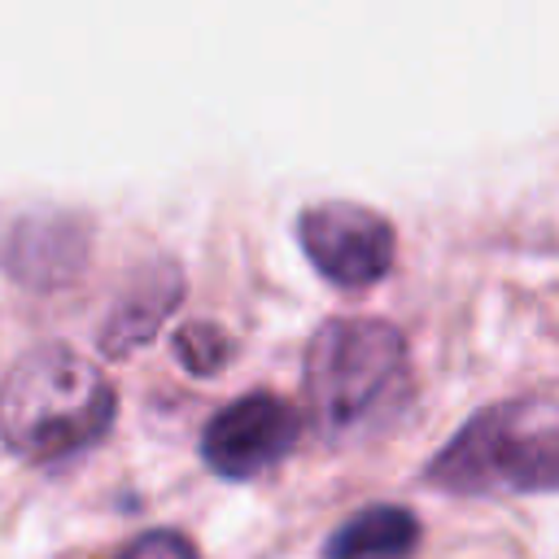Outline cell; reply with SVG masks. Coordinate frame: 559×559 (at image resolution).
<instances>
[{
    "mask_svg": "<svg viewBox=\"0 0 559 559\" xmlns=\"http://www.w3.org/2000/svg\"><path fill=\"white\" fill-rule=\"evenodd\" d=\"M114 415V384L70 345H35L0 380V441L26 463H57L92 450Z\"/></svg>",
    "mask_w": 559,
    "mask_h": 559,
    "instance_id": "1",
    "label": "cell"
},
{
    "mask_svg": "<svg viewBox=\"0 0 559 559\" xmlns=\"http://www.w3.org/2000/svg\"><path fill=\"white\" fill-rule=\"evenodd\" d=\"M306 397L332 441L389 424L411 397L406 341L384 319H328L306 349Z\"/></svg>",
    "mask_w": 559,
    "mask_h": 559,
    "instance_id": "2",
    "label": "cell"
},
{
    "mask_svg": "<svg viewBox=\"0 0 559 559\" xmlns=\"http://www.w3.org/2000/svg\"><path fill=\"white\" fill-rule=\"evenodd\" d=\"M445 493H559V397L476 411L424 467Z\"/></svg>",
    "mask_w": 559,
    "mask_h": 559,
    "instance_id": "3",
    "label": "cell"
},
{
    "mask_svg": "<svg viewBox=\"0 0 559 559\" xmlns=\"http://www.w3.org/2000/svg\"><path fill=\"white\" fill-rule=\"evenodd\" d=\"M297 240L310 266L336 288H367L393 266V227L358 201H323L301 210Z\"/></svg>",
    "mask_w": 559,
    "mask_h": 559,
    "instance_id": "4",
    "label": "cell"
},
{
    "mask_svg": "<svg viewBox=\"0 0 559 559\" xmlns=\"http://www.w3.org/2000/svg\"><path fill=\"white\" fill-rule=\"evenodd\" d=\"M301 437V415L275 393H249L227 402L201 428V459L223 480H249L275 467Z\"/></svg>",
    "mask_w": 559,
    "mask_h": 559,
    "instance_id": "5",
    "label": "cell"
},
{
    "mask_svg": "<svg viewBox=\"0 0 559 559\" xmlns=\"http://www.w3.org/2000/svg\"><path fill=\"white\" fill-rule=\"evenodd\" d=\"M92 253V223L74 210L39 205L0 218V266L26 288H66L83 275Z\"/></svg>",
    "mask_w": 559,
    "mask_h": 559,
    "instance_id": "6",
    "label": "cell"
},
{
    "mask_svg": "<svg viewBox=\"0 0 559 559\" xmlns=\"http://www.w3.org/2000/svg\"><path fill=\"white\" fill-rule=\"evenodd\" d=\"M179 301H183V271H179V262L157 258V262L140 266L127 280V288L118 293L109 319L100 323V336H96L100 349L109 358H127L135 345L157 336V328L175 314Z\"/></svg>",
    "mask_w": 559,
    "mask_h": 559,
    "instance_id": "7",
    "label": "cell"
},
{
    "mask_svg": "<svg viewBox=\"0 0 559 559\" xmlns=\"http://www.w3.org/2000/svg\"><path fill=\"white\" fill-rule=\"evenodd\" d=\"M419 550V520L397 502H371L341 520L323 542V559H411Z\"/></svg>",
    "mask_w": 559,
    "mask_h": 559,
    "instance_id": "8",
    "label": "cell"
},
{
    "mask_svg": "<svg viewBox=\"0 0 559 559\" xmlns=\"http://www.w3.org/2000/svg\"><path fill=\"white\" fill-rule=\"evenodd\" d=\"M175 358L192 376H218L236 358V336L218 323H183L175 332Z\"/></svg>",
    "mask_w": 559,
    "mask_h": 559,
    "instance_id": "9",
    "label": "cell"
},
{
    "mask_svg": "<svg viewBox=\"0 0 559 559\" xmlns=\"http://www.w3.org/2000/svg\"><path fill=\"white\" fill-rule=\"evenodd\" d=\"M118 559H201L197 546L175 533V528H153V533H140Z\"/></svg>",
    "mask_w": 559,
    "mask_h": 559,
    "instance_id": "10",
    "label": "cell"
}]
</instances>
